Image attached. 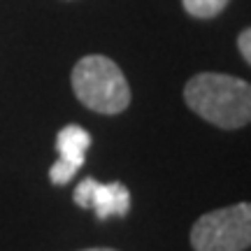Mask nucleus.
<instances>
[{
    "mask_svg": "<svg viewBox=\"0 0 251 251\" xmlns=\"http://www.w3.org/2000/svg\"><path fill=\"white\" fill-rule=\"evenodd\" d=\"M196 251H244L251 247V202L207 212L191 228Z\"/></svg>",
    "mask_w": 251,
    "mask_h": 251,
    "instance_id": "nucleus-3",
    "label": "nucleus"
},
{
    "mask_svg": "<svg viewBox=\"0 0 251 251\" xmlns=\"http://www.w3.org/2000/svg\"><path fill=\"white\" fill-rule=\"evenodd\" d=\"M237 49H240V54L244 56V61L251 65V28L242 30L240 37H237Z\"/></svg>",
    "mask_w": 251,
    "mask_h": 251,
    "instance_id": "nucleus-7",
    "label": "nucleus"
},
{
    "mask_svg": "<svg viewBox=\"0 0 251 251\" xmlns=\"http://www.w3.org/2000/svg\"><path fill=\"white\" fill-rule=\"evenodd\" d=\"M230 0H181V5L191 17L196 19H212L216 14H221L228 7Z\"/></svg>",
    "mask_w": 251,
    "mask_h": 251,
    "instance_id": "nucleus-6",
    "label": "nucleus"
},
{
    "mask_svg": "<svg viewBox=\"0 0 251 251\" xmlns=\"http://www.w3.org/2000/svg\"><path fill=\"white\" fill-rule=\"evenodd\" d=\"M184 100L198 117L233 130L251 121V84L221 72H200L184 89Z\"/></svg>",
    "mask_w": 251,
    "mask_h": 251,
    "instance_id": "nucleus-1",
    "label": "nucleus"
},
{
    "mask_svg": "<svg viewBox=\"0 0 251 251\" xmlns=\"http://www.w3.org/2000/svg\"><path fill=\"white\" fill-rule=\"evenodd\" d=\"M72 91L98 114H119L130 105V86L117 63L100 54L84 56L72 68Z\"/></svg>",
    "mask_w": 251,
    "mask_h": 251,
    "instance_id": "nucleus-2",
    "label": "nucleus"
},
{
    "mask_svg": "<svg viewBox=\"0 0 251 251\" xmlns=\"http://www.w3.org/2000/svg\"><path fill=\"white\" fill-rule=\"evenodd\" d=\"M91 147V135L81 126H65L56 137V149H58V161L49 170V179L54 184H68L77 175L84 161H86V149Z\"/></svg>",
    "mask_w": 251,
    "mask_h": 251,
    "instance_id": "nucleus-5",
    "label": "nucleus"
},
{
    "mask_svg": "<svg viewBox=\"0 0 251 251\" xmlns=\"http://www.w3.org/2000/svg\"><path fill=\"white\" fill-rule=\"evenodd\" d=\"M72 198L79 207L96 209V216L100 221H105L109 216H126L130 212V191L121 181L100 184V181L86 177L75 188Z\"/></svg>",
    "mask_w": 251,
    "mask_h": 251,
    "instance_id": "nucleus-4",
    "label": "nucleus"
},
{
    "mask_svg": "<svg viewBox=\"0 0 251 251\" xmlns=\"http://www.w3.org/2000/svg\"><path fill=\"white\" fill-rule=\"evenodd\" d=\"M84 251H114V249H84Z\"/></svg>",
    "mask_w": 251,
    "mask_h": 251,
    "instance_id": "nucleus-8",
    "label": "nucleus"
}]
</instances>
